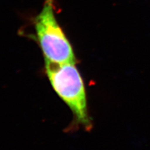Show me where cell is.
Wrapping results in <instances>:
<instances>
[{
	"mask_svg": "<svg viewBox=\"0 0 150 150\" xmlns=\"http://www.w3.org/2000/svg\"><path fill=\"white\" fill-rule=\"evenodd\" d=\"M33 21L35 39L45 62L55 64L76 63L73 47L56 19L54 0H45L41 11Z\"/></svg>",
	"mask_w": 150,
	"mask_h": 150,
	"instance_id": "obj_1",
	"label": "cell"
},
{
	"mask_svg": "<svg viewBox=\"0 0 150 150\" xmlns=\"http://www.w3.org/2000/svg\"><path fill=\"white\" fill-rule=\"evenodd\" d=\"M45 69L54 90L69 107L76 120L86 128H90L85 88L75 63L45 62Z\"/></svg>",
	"mask_w": 150,
	"mask_h": 150,
	"instance_id": "obj_2",
	"label": "cell"
}]
</instances>
